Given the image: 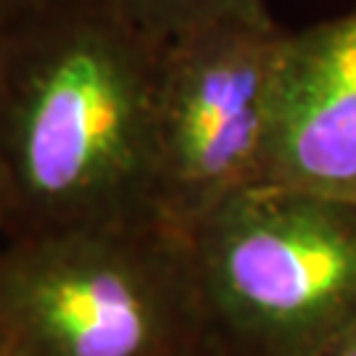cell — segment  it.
<instances>
[{"instance_id": "5b68a950", "label": "cell", "mask_w": 356, "mask_h": 356, "mask_svg": "<svg viewBox=\"0 0 356 356\" xmlns=\"http://www.w3.org/2000/svg\"><path fill=\"white\" fill-rule=\"evenodd\" d=\"M259 185L356 206V3L285 29Z\"/></svg>"}, {"instance_id": "52a82bcc", "label": "cell", "mask_w": 356, "mask_h": 356, "mask_svg": "<svg viewBox=\"0 0 356 356\" xmlns=\"http://www.w3.org/2000/svg\"><path fill=\"white\" fill-rule=\"evenodd\" d=\"M72 0H0V40L45 19Z\"/></svg>"}, {"instance_id": "6da1fadb", "label": "cell", "mask_w": 356, "mask_h": 356, "mask_svg": "<svg viewBox=\"0 0 356 356\" xmlns=\"http://www.w3.org/2000/svg\"><path fill=\"white\" fill-rule=\"evenodd\" d=\"M159 61L111 0H72L0 40L6 238L159 214Z\"/></svg>"}, {"instance_id": "7a4b0ae2", "label": "cell", "mask_w": 356, "mask_h": 356, "mask_svg": "<svg viewBox=\"0 0 356 356\" xmlns=\"http://www.w3.org/2000/svg\"><path fill=\"white\" fill-rule=\"evenodd\" d=\"M13 356H204L216 343L188 232L148 214L6 238Z\"/></svg>"}, {"instance_id": "30bf717a", "label": "cell", "mask_w": 356, "mask_h": 356, "mask_svg": "<svg viewBox=\"0 0 356 356\" xmlns=\"http://www.w3.org/2000/svg\"><path fill=\"white\" fill-rule=\"evenodd\" d=\"M0 356H13L11 348H8V341H6V335L0 330Z\"/></svg>"}, {"instance_id": "8992f818", "label": "cell", "mask_w": 356, "mask_h": 356, "mask_svg": "<svg viewBox=\"0 0 356 356\" xmlns=\"http://www.w3.org/2000/svg\"><path fill=\"white\" fill-rule=\"evenodd\" d=\"M138 32L164 45L222 22L269 16L267 0H111Z\"/></svg>"}, {"instance_id": "9c48e42d", "label": "cell", "mask_w": 356, "mask_h": 356, "mask_svg": "<svg viewBox=\"0 0 356 356\" xmlns=\"http://www.w3.org/2000/svg\"><path fill=\"white\" fill-rule=\"evenodd\" d=\"M6 225V201H3V175H0V232Z\"/></svg>"}, {"instance_id": "277c9868", "label": "cell", "mask_w": 356, "mask_h": 356, "mask_svg": "<svg viewBox=\"0 0 356 356\" xmlns=\"http://www.w3.org/2000/svg\"><path fill=\"white\" fill-rule=\"evenodd\" d=\"M285 29L269 13L161 45L156 211L182 232L259 185Z\"/></svg>"}, {"instance_id": "3957f363", "label": "cell", "mask_w": 356, "mask_h": 356, "mask_svg": "<svg viewBox=\"0 0 356 356\" xmlns=\"http://www.w3.org/2000/svg\"><path fill=\"white\" fill-rule=\"evenodd\" d=\"M188 238L227 356H319L356 322V206L254 185Z\"/></svg>"}, {"instance_id": "8fae6325", "label": "cell", "mask_w": 356, "mask_h": 356, "mask_svg": "<svg viewBox=\"0 0 356 356\" xmlns=\"http://www.w3.org/2000/svg\"><path fill=\"white\" fill-rule=\"evenodd\" d=\"M204 356H227V354H225V351L219 348V343H214V346H211V348H209V351H206Z\"/></svg>"}, {"instance_id": "ba28073f", "label": "cell", "mask_w": 356, "mask_h": 356, "mask_svg": "<svg viewBox=\"0 0 356 356\" xmlns=\"http://www.w3.org/2000/svg\"><path fill=\"white\" fill-rule=\"evenodd\" d=\"M319 356H356V322L332 341Z\"/></svg>"}]
</instances>
